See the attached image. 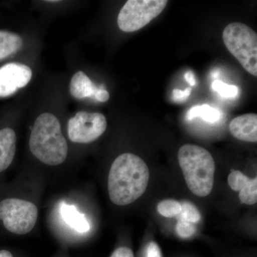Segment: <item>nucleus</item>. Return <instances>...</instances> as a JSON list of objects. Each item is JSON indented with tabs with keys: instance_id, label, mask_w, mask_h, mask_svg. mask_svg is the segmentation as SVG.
I'll return each instance as SVG.
<instances>
[{
	"instance_id": "obj_1",
	"label": "nucleus",
	"mask_w": 257,
	"mask_h": 257,
	"mask_svg": "<svg viewBox=\"0 0 257 257\" xmlns=\"http://www.w3.org/2000/svg\"><path fill=\"white\" fill-rule=\"evenodd\" d=\"M150 170L143 159L132 153L116 157L108 177V191L111 202L125 206L136 201L146 191Z\"/></svg>"
},
{
	"instance_id": "obj_2",
	"label": "nucleus",
	"mask_w": 257,
	"mask_h": 257,
	"mask_svg": "<svg viewBox=\"0 0 257 257\" xmlns=\"http://www.w3.org/2000/svg\"><path fill=\"white\" fill-rule=\"evenodd\" d=\"M32 155L47 165L63 163L68 154V145L62 135L58 119L51 113L37 117L30 138Z\"/></svg>"
},
{
	"instance_id": "obj_3",
	"label": "nucleus",
	"mask_w": 257,
	"mask_h": 257,
	"mask_svg": "<svg viewBox=\"0 0 257 257\" xmlns=\"http://www.w3.org/2000/svg\"><path fill=\"white\" fill-rule=\"evenodd\" d=\"M179 165L189 190L200 197H207L214 186L215 163L206 149L184 145L178 152Z\"/></svg>"
},
{
	"instance_id": "obj_4",
	"label": "nucleus",
	"mask_w": 257,
	"mask_h": 257,
	"mask_svg": "<svg viewBox=\"0 0 257 257\" xmlns=\"http://www.w3.org/2000/svg\"><path fill=\"white\" fill-rule=\"evenodd\" d=\"M225 46L246 72L257 76V35L245 24L234 23L224 28Z\"/></svg>"
},
{
	"instance_id": "obj_5",
	"label": "nucleus",
	"mask_w": 257,
	"mask_h": 257,
	"mask_svg": "<svg viewBox=\"0 0 257 257\" xmlns=\"http://www.w3.org/2000/svg\"><path fill=\"white\" fill-rule=\"evenodd\" d=\"M167 3V0H128L120 10L118 26L124 32L138 31L158 17Z\"/></svg>"
},
{
	"instance_id": "obj_6",
	"label": "nucleus",
	"mask_w": 257,
	"mask_h": 257,
	"mask_svg": "<svg viewBox=\"0 0 257 257\" xmlns=\"http://www.w3.org/2000/svg\"><path fill=\"white\" fill-rule=\"evenodd\" d=\"M38 209L33 203L19 199H6L0 202V219L10 232L26 234L35 227Z\"/></svg>"
},
{
	"instance_id": "obj_7",
	"label": "nucleus",
	"mask_w": 257,
	"mask_h": 257,
	"mask_svg": "<svg viewBox=\"0 0 257 257\" xmlns=\"http://www.w3.org/2000/svg\"><path fill=\"white\" fill-rule=\"evenodd\" d=\"M106 126V117L101 113L79 111L69 120L67 133L73 143H90L103 135Z\"/></svg>"
},
{
	"instance_id": "obj_8",
	"label": "nucleus",
	"mask_w": 257,
	"mask_h": 257,
	"mask_svg": "<svg viewBox=\"0 0 257 257\" xmlns=\"http://www.w3.org/2000/svg\"><path fill=\"white\" fill-rule=\"evenodd\" d=\"M32 69L25 64L10 62L0 67V98L8 97L31 80Z\"/></svg>"
},
{
	"instance_id": "obj_9",
	"label": "nucleus",
	"mask_w": 257,
	"mask_h": 257,
	"mask_svg": "<svg viewBox=\"0 0 257 257\" xmlns=\"http://www.w3.org/2000/svg\"><path fill=\"white\" fill-rule=\"evenodd\" d=\"M229 130L234 138L247 143L257 142V114L254 113L236 116L229 124Z\"/></svg>"
},
{
	"instance_id": "obj_10",
	"label": "nucleus",
	"mask_w": 257,
	"mask_h": 257,
	"mask_svg": "<svg viewBox=\"0 0 257 257\" xmlns=\"http://www.w3.org/2000/svg\"><path fill=\"white\" fill-rule=\"evenodd\" d=\"M17 135L13 128L0 130V172L8 168L16 152Z\"/></svg>"
},
{
	"instance_id": "obj_11",
	"label": "nucleus",
	"mask_w": 257,
	"mask_h": 257,
	"mask_svg": "<svg viewBox=\"0 0 257 257\" xmlns=\"http://www.w3.org/2000/svg\"><path fill=\"white\" fill-rule=\"evenodd\" d=\"M98 87L82 71L74 74L69 84V92L76 99L94 96Z\"/></svg>"
},
{
	"instance_id": "obj_12",
	"label": "nucleus",
	"mask_w": 257,
	"mask_h": 257,
	"mask_svg": "<svg viewBox=\"0 0 257 257\" xmlns=\"http://www.w3.org/2000/svg\"><path fill=\"white\" fill-rule=\"evenodd\" d=\"M61 214L66 224L80 233L87 232L89 230V224L84 214L77 210L73 205L62 204Z\"/></svg>"
},
{
	"instance_id": "obj_13",
	"label": "nucleus",
	"mask_w": 257,
	"mask_h": 257,
	"mask_svg": "<svg viewBox=\"0 0 257 257\" xmlns=\"http://www.w3.org/2000/svg\"><path fill=\"white\" fill-rule=\"evenodd\" d=\"M23 45V39L17 34L0 30V60L16 53Z\"/></svg>"
},
{
	"instance_id": "obj_14",
	"label": "nucleus",
	"mask_w": 257,
	"mask_h": 257,
	"mask_svg": "<svg viewBox=\"0 0 257 257\" xmlns=\"http://www.w3.org/2000/svg\"><path fill=\"white\" fill-rule=\"evenodd\" d=\"M188 120H192L196 117L202 118L203 120L209 123L218 122L221 119V112L219 109L208 104L193 106L186 115Z\"/></svg>"
},
{
	"instance_id": "obj_15",
	"label": "nucleus",
	"mask_w": 257,
	"mask_h": 257,
	"mask_svg": "<svg viewBox=\"0 0 257 257\" xmlns=\"http://www.w3.org/2000/svg\"><path fill=\"white\" fill-rule=\"evenodd\" d=\"M157 211L161 215L165 217L172 218L179 216L182 211L181 203L173 199H166L159 203Z\"/></svg>"
},
{
	"instance_id": "obj_16",
	"label": "nucleus",
	"mask_w": 257,
	"mask_h": 257,
	"mask_svg": "<svg viewBox=\"0 0 257 257\" xmlns=\"http://www.w3.org/2000/svg\"><path fill=\"white\" fill-rule=\"evenodd\" d=\"M240 200L243 204L252 205L257 202V179H251L247 185L239 192Z\"/></svg>"
},
{
	"instance_id": "obj_17",
	"label": "nucleus",
	"mask_w": 257,
	"mask_h": 257,
	"mask_svg": "<svg viewBox=\"0 0 257 257\" xmlns=\"http://www.w3.org/2000/svg\"><path fill=\"white\" fill-rule=\"evenodd\" d=\"M181 206H182V211L179 214V219H182L192 224L200 220V213L194 204L184 202L181 203Z\"/></svg>"
},
{
	"instance_id": "obj_18",
	"label": "nucleus",
	"mask_w": 257,
	"mask_h": 257,
	"mask_svg": "<svg viewBox=\"0 0 257 257\" xmlns=\"http://www.w3.org/2000/svg\"><path fill=\"white\" fill-rule=\"evenodd\" d=\"M213 90L219 93L222 97L234 98L238 95L239 88L232 84H225L220 80H215L211 84Z\"/></svg>"
},
{
	"instance_id": "obj_19",
	"label": "nucleus",
	"mask_w": 257,
	"mask_h": 257,
	"mask_svg": "<svg viewBox=\"0 0 257 257\" xmlns=\"http://www.w3.org/2000/svg\"><path fill=\"white\" fill-rule=\"evenodd\" d=\"M251 179L248 178L246 175H243L240 171L235 170L229 174L228 177V183L231 189L236 192H240L247 185Z\"/></svg>"
},
{
	"instance_id": "obj_20",
	"label": "nucleus",
	"mask_w": 257,
	"mask_h": 257,
	"mask_svg": "<svg viewBox=\"0 0 257 257\" xmlns=\"http://www.w3.org/2000/svg\"><path fill=\"white\" fill-rule=\"evenodd\" d=\"M176 230L179 236L183 238L190 237L196 232L195 226L192 224V223L182 220V219H179Z\"/></svg>"
},
{
	"instance_id": "obj_21",
	"label": "nucleus",
	"mask_w": 257,
	"mask_h": 257,
	"mask_svg": "<svg viewBox=\"0 0 257 257\" xmlns=\"http://www.w3.org/2000/svg\"><path fill=\"white\" fill-rule=\"evenodd\" d=\"M192 92V88L188 87L184 90L175 89L172 91V99L176 102H184L188 99L189 95Z\"/></svg>"
},
{
	"instance_id": "obj_22",
	"label": "nucleus",
	"mask_w": 257,
	"mask_h": 257,
	"mask_svg": "<svg viewBox=\"0 0 257 257\" xmlns=\"http://www.w3.org/2000/svg\"><path fill=\"white\" fill-rule=\"evenodd\" d=\"M147 257H162V252L158 244L150 242L147 248Z\"/></svg>"
},
{
	"instance_id": "obj_23",
	"label": "nucleus",
	"mask_w": 257,
	"mask_h": 257,
	"mask_svg": "<svg viewBox=\"0 0 257 257\" xmlns=\"http://www.w3.org/2000/svg\"><path fill=\"white\" fill-rule=\"evenodd\" d=\"M94 96L96 100L100 101V102H106V101L109 100V92L104 89L103 86H101L100 87H98L97 91H96Z\"/></svg>"
},
{
	"instance_id": "obj_24",
	"label": "nucleus",
	"mask_w": 257,
	"mask_h": 257,
	"mask_svg": "<svg viewBox=\"0 0 257 257\" xmlns=\"http://www.w3.org/2000/svg\"><path fill=\"white\" fill-rule=\"evenodd\" d=\"M110 257H134V254L130 248L122 246L116 248Z\"/></svg>"
},
{
	"instance_id": "obj_25",
	"label": "nucleus",
	"mask_w": 257,
	"mask_h": 257,
	"mask_svg": "<svg viewBox=\"0 0 257 257\" xmlns=\"http://www.w3.org/2000/svg\"><path fill=\"white\" fill-rule=\"evenodd\" d=\"M185 79L191 86H192V87L193 86H195V77H194V74L193 73L192 71H189V72H187V73L185 74Z\"/></svg>"
},
{
	"instance_id": "obj_26",
	"label": "nucleus",
	"mask_w": 257,
	"mask_h": 257,
	"mask_svg": "<svg viewBox=\"0 0 257 257\" xmlns=\"http://www.w3.org/2000/svg\"><path fill=\"white\" fill-rule=\"evenodd\" d=\"M0 257H13V256L8 250H0Z\"/></svg>"
}]
</instances>
